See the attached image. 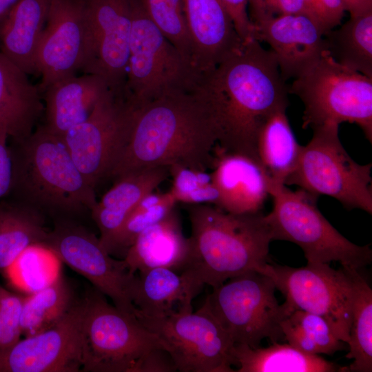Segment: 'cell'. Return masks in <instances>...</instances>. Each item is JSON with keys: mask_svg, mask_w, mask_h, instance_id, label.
Wrapping results in <instances>:
<instances>
[{"mask_svg": "<svg viewBox=\"0 0 372 372\" xmlns=\"http://www.w3.org/2000/svg\"><path fill=\"white\" fill-rule=\"evenodd\" d=\"M127 103L125 129L107 178L174 165L212 168L220 131L210 105L193 86Z\"/></svg>", "mask_w": 372, "mask_h": 372, "instance_id": "obj_1", "label": "cell"}, {"mask_svg": "<svg viewBox=\"0 0 372 372\" xmlns=\"http://www.w3.org/2000/svg\"><path fill=\"white\" fill-rule=\"evenodd\" d=\"M193 87L216 115L218 147L258 161L256 139L260 125L289 104L288 87L273 52L255 39L243 41L215 68L197 75Z\"/></svg>", "mask_w": 372, "mask_h": 372, "instance_id": "obj_2", "label": "cell"}, {"mask_svg": "<svg viewBox=\"0 0 372 372\" xmlns=\"http://www.w3.org/2000/svg\"><path fill=\"white\" fill-rule=\"evenodd\" d=\"M187 208L191 252L183 271L203 285L216 287L268 262L273 240L262 211L236 214L207 204Z\"/></svg>", "mask_w": 372, "mask_h": 372, "instance_id": "obj_3", "label": "cell"}, {"mask_svg": "<svg viewBox=\"0 0 372 372\" xmlns=\"http://www.w3.org/2000/svg\"><path fill=\"white\" fill-rule=\"evenodd\" d=\"M17 143L12 185H17L28 205L68 213L91 211L97 202L94 187L76 165L61 136L42 125Z\"/></svg>", "mask_w": 372, "mask_h": 372, "instance_id": "obj_4", "label": "cell"}, {"mask_svg": "<svg viewBox=\"0 0 372 372\" xmlns=\"http://www.w3.org/2000/svg\"><path fill=\"white\" fill-rule=\"evenodd\" d=\"M269 196L273 208L265 218L273 240L295 243L307 262H338L344 269L356 270L371 263L369 245H357L335 229L319 211L318 196L271 180Z\"/></svg>", "mask_w": 372, "mask_h": 372, "instance_id": "obj_5", "label": "cell"}, {"mask_svg": "<svg viewBox=\"0 0 372 372\" xmlns=\"http://www.w3.org/2000/svg\"><path fill=\"white\" fill-rule=\"evenodd\" d=\"M304 110L302 128L355 123L372 142V79L338 63L324 50L288 87Z\"/></svg>", "mask_w": 372, "mask_h": 372, "instance_id": "obj_6", "label": "cell"}, {"mask_svg": "<svg viewBox=\"0 0 372 372\" xmlns=\"http://www.w3.org/2000/svg\"><path fill=\"white\" fill-rule=\"evenodd\" d=\"M83 298L82 371L134 372L149 350L167 349L161 339L135 316L109 304L96 289Z\"/></svg>", "mask_w": 372, "mask_h": 372, "instance_id": "obj_7", "label": "cell"}, {"mask_svg": "<svg viewBox=\"0 0 372 372\" xmlns=\"http://www.w3.org/2000/svg\"><path fill=\"white\" fill-rule=\"evenodd\" d=\"M335 124L313 128L296 170L285 183L313 195H327L347 209L372 214L371 163H357L343 147Z\"/></svg>", "mask_w": 372, "mask_h": 372, "instance_id": "obj_8", "label": "cell"}, {"mask_svg": "<svg viewBox=\"0 0 372 372\" xmlns=\"http://www.w3.org/2000/svg\"><path fill=\"white\" fill-rule=\"evenodd\" d=\"M267 276L249 271L213 288L205 300L234 344L258 347L262 340H285L280 322L286 314Z\"/></svg>", "mask_w": 372, "mask_h": 372, "instance_id": "obj_9", "label": "cell"}, {"mask_svg": "<svg viewBox=\"0 0 372 372\" xmlns=\"http://www.w3.org/2000/svg\"><path fill=\"white\" fill-rule=\"evenodd\" d=\"M132 28L124 99L135 104L171 89L189 87L196 74L147 13L132 0Z\"/></svg>", "mask_w": 372, "mask_h": 372, "instance_id": "obj_10", "label": "cell"}, {"mask_svg": "<svg viewBox=\"0 0 372 372\" xmlns=\"http://www.w3.org/2000/svg\"><path fill=\"white\" fill-rule=\"evenodd\" d=\"M256 271L269 276L285 298L286 311L302 310L322 317L335 336L348 344L353 284L348 269L307 262L295 268L266 262Z\"/></svg>", "mask_w": 372, "mask_h": 372, "instance_id": "obj_11", "label": "cell"}, {"mask_svg": "<svg viewBox=\"0 0 372 372\" xmlns=\"http://www.w3.org/2000/svg\"><path fill=\"white\" fill-rule=\"evenodd\" d=\"M137 319L163 341L178 371L234 372V343L207 302L196 311Z\"/></svg>", "mask_w": 372, "mask_h": 372, "instance_id": "obj_12", "label": "cell"}, {"mask_svg": "<svg viewBox=\"0 0 372 372\" xmlns=\"http://www.w3.org/2000/svg\"><path fill=\"white\" fill-rule=\"evenodd\" d=\"M43 244L109 297L116 308L136 316L132 298L137 274L128 269L123 259H114L93 233L82 226L60 222L48 231Z\"/></svg>", "mask_w": 372, "mask_h": 372, "instance_id": "obj_13", "label": "cell"}, {"mask_svg": "<svg viewBox=\"0 0 372 372\" xmlns=\"http://www.w3.org/2000/svg\"><path fill=\"white\" fill-rule=\"evenodd\" d=\"M85 32L83 73L101 76L124 96L132 28V0H79Z\"/></svg>", "mask_w": 372, "mask_h": 372, "instance_id": "obj_14", "label": "cell"}, {"mask_svg": "<svg viewBox=\"0 0 372 372\" xmlns=\"http://www.w3.org/2000/svg\"><path fill=\"white\" fill-rule=\"evenodd\" d=\"M83 298L54 326L0 349V372L82 371Z\"/></svg>", "mask_w": 372, "mask_h": 372, "instance_id": "obj_15", "label": "cell"}, {"mask_svg": "<svg viewBox=\"0 0 372 372\" xmlns=\"http://www.w3.org/2000/svg\"><path fill=\"white\" fill-rule=\"evenodd\" d=\"M127 114L124 97L109 90L89 117L62 136L76 165L94 187L107 176Z\"/></svg>", "mask_w": 372, "mask_h": 372, "instance_id": "obj_16", "label": "cell"}, {"mask_svg": "<svg viewBox=\"0 0 372 372\" xmlns=\"http://www.w3.org/2000/svg\"><path fill=\"white\" fill-rule=\"evenodd\" d=\"M85 32L79 0H52L37 52L41 92L52 83L82 71Z\"/></svg>", "mask_w": 372, "mask_h": 372, "instance_id": "obj_17", "label": "cell"}, {"mask_svg": "<svg viewBox=\"0 0 372 372\" xmlns=\"http://www.w3.org/2000/svg\"><path fill=\"white\" fill-rule=\"evenodd\" d=\"M252 25L254 38L271 46L285 81L303 74L327 50L321 29L304 14L282 15Z\"/></svg>", "mask_w": 372, "mask_h": 372, "instance_id": "obj_18", "label": "cell"}, {"mask_svg": "<svg viewBox=\"0 0 372 372\" xmlns=\"http://www.w3.org/2000/svg\"><path fill=\"white\" fill-rule=\"evenodd\" d=\"M196 75L210 71L238 50L243 41L221 0H183Z\"/></svg>", "mask_w": 372, "mask_h": 372, "instance_id": "obj_19", "label": "cell"}, {"mask_svg": "<svg viewBox=\"0 0 372 372\" xmlns=\"http://www.w3.org/2000/svg\"><path fill=\"white\" fill-rule=\"evenodd\" d=\"M211 169L218 195L215 206L236 214L261 212L269 196L271 179L257 159L217 145Z\"/></svg>", "mask_w": 372, "mask_h": 372, "instance_id": "obj_20", "label": "cell"}, {"mask_svg": "<svg viewBox=\"0 0 372 372\" xmlns=\"http://www.w3.org/2000/svg\"><path fill=\"white\" fill-rule=\"evenodd\" d=\"M109 90L105 81L94 74L73 75L52 83L41 92L45 116L43 125L62 137L89 117Z\"/></svg>", "mask_w": 372, "mask_h": 372, "instance_id": "obj_21", "label": "cell"}, {"mask_svg": "<svg viewBox=\"0 0 372 372\" xmlns=\"http://www.w3.org/2000/svg\"><path fill=\"white\" fill-rule=\"evenodd\" d=\"M190 252L189 238L184 236L174 208L164 218L143 230L123 260L132 273L157 267L181 273L188 264Z\"/></svg>", "mask_w": 372, "mask_h": 372, "instance_id": "obj_22", "label": "cell"}, {"mask_svg": "<svg viewBox=\"0 0 372 372\" xmlns=\"http://www.w3.org/2000/svg\"><path fill=\"white\" fill-rule=\"evenodd\" d=\"M136 274L132 298L136 318H163L193 311L192 300L205 286L185 271L157 267Z\"/></svg>", "mask_w": 372, "mask_h": 372, "instance_id": "obj_23", "label": "cell"}, {"mask_svg": "<svg viewBox=\"0 0 372 372\" xmlns=\"http://www.w3.org/2000/svg\"><path fill=\"white\" fill-rule=\"evenodd\" d=\"M169 176L167 167L138 170L116 179L114 185L91 209L99 231V240L108 250L125 220L147 194L154 192Z\"/></svg>", "mask_w": 372, "mask_h": 372, "instance_id": "obj_24", "label": "cell"}, {"mask_svg": "<svg viewBox=\"0 0 372 372\" xmlns=\"http://www.w3.org/2000/svg\"><path fill=\"white\" fill-rule=\"evenodd\" d=\"M43 113L38 86L0 52V127L20 142L32 133Z\"/></svg>", "mask_w": 372, "mask_h": 372, "instance_id": "obj_25", "label": "cell"}, {"mask_svg": "<svg viewBox=\"0 0 372 372\" xmlns=\"http://www.w3.org/2000/svg\"><path fill=\"white\" fill-rule=\"evenodd\" d=\"M52 0H19L0 30V52L28 75H39V43Z\"/></svg>", "mask_w": 372, "mask_h": 372, "instance_id": "obj_26", "label": "cell"}, {"mask_svg": "<svg viewBox=\"0 0 372 372\" xmlns=\"http://www.w3.org/2000/svg\"><path fill=\"white\" fill-rule=\"evenodd\" d=\"M232 358L237 372H347L346 366L303 353L289 343L273 342L264 348L234 344Z\"/></svg>", "mask_w": 372, "mask_h": 372, "instance_id": "obj_27", "label": "cell"}, {"mask_svg": "<svg viewBox=\"0 0 372 372\" xmlns=\"http://www.w3.org/2000/svg\"><path fill=\"white\" fill-rule=\"evenodd\" d=\"M286 107L271 113L260 125L256 139L258 161L271 180L285 185L296 170L302 150L291 130Z\"/></svg>", "mask_w": 372, "mask_h": 372, "instance_id": "obj_28", "label": "cell"}, {"mask_svg": "<svg viewBox=\"0 0 372 372\" xmlns=\"http://www.w3.org/2000/svg\"><path fill=\"white\" fill-rule=\"evenodd\" d=\"M48 234L39 209L0 205V269L11 266L28 247L43 243Z\"/></svg>", "mask_w": 372, "mask_h": 372, "instance_id": "obj_29", "label": "cell"}, {"mask_svg": "<svg viewBox=\"0 0 372 372\" xmlns=\"http://www.w3.org/2000/svg\"><path fill=\"white\" fill-rule=\"evenodd\" d=\"M326 49L340 64L372 79V11L350 19L324 35Z\"/></svg>", "mask_w": 372, "mask_h": 372, "instance_id": "obj_30", "label": "cell"}, {"mask_svg": "<svg viewBox=\"0 0 372 372\" xmlns=\"http://www.w3.org/2000/svg\"><path fill=\"white\" fill-rule=\"evenodd\" d=\"M348 269L353 284L351 322L349 352L353 362L347 372L372 371V289L356 269Z\"/></svg>", "mask_w": 372, "mask_h": 372, "instance_id": "obj_31", "label": "cell"}, {"mask_svg": "<svg viewBox=\"0 0 372 372\" xmlns=\"http://www.w3.org/2000/svg\"><path fill=\"white\" fill-rule=\"evenodd\" d=\"M76 301L72 288L62 278L24 297L20 319L21 335H34L54 326Z\"/></svg>", "mask_w": 372, "mask_h": 372, "instance_id": "obj_32", "label": "cell"}, {"mask_svg": "<svg viewBox=\"0 0 372 372\" xmlns=\"http://www.w3.org/2000/svg\"><path fill=\"white\" fill-rule=\"evenodd\" d=\"M280 322L285 340L311 355H333L345 349L329 323L321 316L302 310L286 311Z\"/></svg>", "mask_w": 372, "mask_h": 372, "instance_id": "obj_33", "label": "cell"}, {"mask_svg": "<svg viewBox=\"0 0 372 372\" xmlns=\"http://www.w3.org/2000/svg\"><path fill=\"white\" fill-rule=\"evenodd\" d=\"M177 204L169 191L145 195L129 214L112 240L107 252L124 258L136 237L146 228L169 214Z\"/></svg>", "mask_w": 372, "mask_h": 372, "instance_id": "obj_34", "label": "cell"}, {"mask_svg": "<svg viewBox=\"0 0 372 372\" xmlns=\"http://www.w3.org/2000/svg\"><path fill=\"white\" fill-rule=\"evenodd\" d=\"M169 174L172 180L169 191L177 203L216 205L218 191L211 174L182 165L169 167Z\"/></svg>", "mask_w": 372, "mask_h": 372, "instance_id": "obj_35", "label": "cell"}, {"mask_svg": "<svg viewBox=\"0 0 372 372\" xmlns=\"http://www.w3.org/2000/svg\"><path fill=\"white\" fill-rule=\"evenodd\" d=\"M141 1L151 19L192 68V45L185 15L172 0Z\"/></svg>", "mask_w": 372, "mask_h": 372, "instance_id": "obj_36", "label": "cell"}, {"mask_svg": "<svg viewBox=\"0 0 372 372\" xmlns=\"http://www.w3.org/2000/svg\"><path fill=\"white\" fill-rule=\"evenodd\" d=\"M23 298L0 285V349H6L20 340Z\"/></svg>", "mask_w": 372, "mask_h": 372, "instance_id": "obj_37", "label": "cell"}, {"mask_svg": "<svg viewBox=\"0 0 372 372\" xmlns=\"http://www.w3.org/2000/svg\"><path fill=\"white\" fill-rule=\"evenodd\" d=\"M247 10L252 25L282 15L307 14L304 0H247Z\"/></svg>", "mask_w": 372, "mask_h": 372, "instance_id": "obj_38", "label": "cell"}, {"mask_svg": "<svg viewBox=\"0 0 372 372\" xmlns=\"http://www.w3.org/2000/svg\"><path fill=\"white\" fill-rule=\"evenodd\" d=\"M307 14L320 27L324 35L340 25L344 8L341 0H304Z\"/></svg>", "mask_w": 372, "mask_h": 372, "instance_id": "obj_39", "label": "cell"}, {"mask_svg": "<svg viewBox=\"0 0 372 372\" xmlns=\"http://www.w3.org/2000/svg\"><path fill=\"white\" fill-rule=\"evenodd\" d=\"M177 371L175 362L170 353L162 347L147 352L137 363L134 372H174Z\"/></svg>", "mask_w": 372, "mask_h": 372, "instance_id": "obj_40", "label": "cell"}, {"mask_svg": "<svg viewBox=\"0 0 372 372\" xmlns=\"http://www.w3.org/2000/svg\"><path fill=\"white\" fill-rule=\"evenodd\" d=\"M231 16L242 41L254 39V28L249 20L247 0H221Z\"/></svg>", "mask_w": 372, "mask_h": 372, "instance_id": "obj_41", "label": "cell"}, {"mask_svg": "<svg viewBox=\"0 0 372 372\" xmlns=\"http://www.w3.org/2000/svg\"><path fill=\"white\" fill-rule=\"evenodd\" d=\"M8 137L6 130L0 127V198L9 192L13 181V160L7 145Z\"/></svg>", "mask_w": 372, "mask_h": 372, "instance_id": "obj_42", "label": "cell"}, {"mask_svg": "<svg viewBox=\"0 0 372 372\" xmlns=\"http://www.w3.org/2000/svg\"><path fill=\"white\" fill-rule=\"evenodd\" d=\"M19 0H0V30L8 14Z\"/></svg>", "mask_w": 372, "mask_h": 372, "instance_id": "obj_43", "label": "cell"}, {"mask_svg": "<svg viewBox=\"0 0 372 372\" xmlns=\"http://www.w3.org/2000/svg\"><path fill=\"white\" fill-rule=\"evenodd\" d=\"M341 1L344 10L348 11L350 16H358L367 13L363 12L359 0H341Z\"/></svg>", "mask_w": 372, "mask_h": 372, "instance_id": "obj_44", "label": "cell"}]
</instances>
